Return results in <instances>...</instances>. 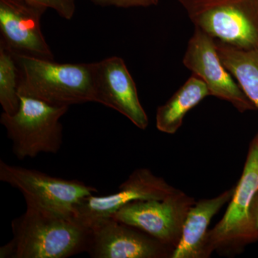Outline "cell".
I'll list each match as a JSON object with an SVG mask.
<instances>
[{
  "mask_svg": "<svg viewBox=\"0 0 258 258\" xmlns=\"http://www.w3.org/2000/svg\"><path fill=\"white\" fill-rule=\"evenodd\" d=\"M11 227L0 258H67L87 251L91 230L74 215L26 207Z\"/></svg>",
  "mask_w": 258,
  "mask_h": 258,
  "instance_id": "cell-1",
  "label": "cell"
},
{
  "mask_svg": "<svg viewBox=\"0 0 258 258\" xmlns=\"http://www.w3.org/2000/svg\"><path fill=\"white\" fill-rule=\"evenodd\" d=\"M19 95L56 107L94 102V62L58 63L14 53Z\"/></svg>",
  "mask_w": 258,
  "mask_h": 258,
  "instance_id": "cell-2",
  "label": "cell"
},
{
  "mask_svg": "<svg viewBox=\"0 0 258 258\" xmlns=\"http://www.w3.org/2000/svg\"><path fill=\"white\" fill-rule=\"evenodd\" d=\"M258 191V134L249 147L242 176L235 186L230 205L223 217L207 236L205 254L238 253L247 244L258 240V228L251 207Z\"/></svg>",
  "mask_w": 258,
  "mask_h": 258,
  "instance_id": "cell-3",
  "label": "cell"
},
{
  "mask_svg": "<svg viewBox=\"0 0 258 258\" xmlns=\"http://www.w3.org/2000/svg\"><path fill=\"white\" fill-rule=\"evenodd\" d=\"M14 114L3 112L0 123L13 143L19 160L34 159L40 154H57L62 145L63 127L60 119L69 107L51 106L29 97L21 96Z\"/></svg>",
  "mask_w": 258,
  "mask_h": 258,
  "instance_id": "cell-4",
  "label": "cell"
},
{
  "mask_svg": "<svg viewBox=\"0 0 258 258\" xmlns=\"http://www.w3.org/2000/svg\"><path fill=\"white\" fill-rule=\"evenodd\" d=\"M195 25L219 40L258 49V0H178Z\"/></svg>",
  "mask_w": 258,
  "mask_h": 258,
  "instance_id": "cell-5",
  "label": "cell"
},
{
  "mask_svg": "<svg viewBox=\"0 0 258 258\" xmlns=\"http://www.w3.org/2000/svg\"><path fill=\"white\" fill-rule=\"evenodd\" d=\"M0 181L23 194L26 207L74 216L83 199L98 192L96 187L79 180L55 177L3 160H0Z\"/></svg>",
  "mask_w": 258,
  "mask_h": 258,
  "instance_id": "cell-6",
  "label": "cell"
},
{
  "mask_svg": "<svg viewBox=\"0 0 258 258\" xmlns=\"http://www.w3.org/2000/svg\"><path fill=\"white\" fill-rule=\"evenodd\" d=\"M195 199L178 189L164 200H137L122 207L112 217L152 236L173 249Z\"/></svg>",
  "mask_w": 258,
  "mask_h": 258,
  "instance_id": "cell-7",
  "label": "cell"
},
{
  "mask_svg": "<svg viewBox=\"0 0 258 258\" xmlns=\"http://www.w3.org/2000/svg\"><path fill=\"white\" fill-rule=\"evenodd\" d=\"M183 64L193 75L203 80L210 96L229 102L242 113L255 109L222 63L215 39L200 29L195 28L185 51Z\"/></svg>",
  "mask_w": 258,
  "mask_h": 258,
  "instance_id": "cell-8",
  "label": "cell"
},
{
  "mask_svg": "<svg viewBox=\"0 0 258 258\" xmlns=\"http://www.w3.org/2000/svg\"><path fill=\"white\" fill-rule=\"evenodd\" d=\"M86 252L93 258H171L174 249L143 231L105 217L90 226Z\"/></svg>",
  "mask_w": 258,
  "mask_h": 258,
  "instance_id": "cell-9",
  "label": "cell"
},
{
  "mask_svg": "<svg viewBox=\"0 0 258 258\" xmlns=\"http://www.w3.org/2000/svg\"><path fill=\"white\" fill-rule=\"evenodd\" d=\"M177 190L150 169L141 168L131 174L116 192L83 199L76 206L75 217L90 228L93 222L112 216L127 204L137 200H164Z\"/></svg>",
  "mask_w": 258,
  "mask_h": 258,
  "instance_id": "cell-10",
  "label": "cell"
},
{
  "mask_svg": "<svg viewBox=\"0 0 258 258\" xmlns=\"http://www.w3.org/2000/svg\"><path fill=\"white\" fill-rule=\"evenodd\" d=\"M94 102L124 115L137 128L145 130L149 118L139 101L137 85L118 56L94 62Z\"/></svg>",
  "mask_w": 258,
  "mask_h": 258,
  "instance_id": "cell-11",
  "label": "cell"
},
{
  "mask_svg": "<svg viewBox=\"0 0 258 258\" xmlns=\"http://www.w3.org/2000/svg\"><path fill=\"white\" fill-rule=\"evenodd\" d=\"M46 10L25 0H0V44L14 53L54 60L42 31Z\"/></svg>",
  "mask_w": 258,
  "mask_h": 258,
  "instance_id": "cell-12",
  "label": "cell"
},
{
  "mask_svg": "<svg viewBox=\"0 0 258 258\" xmlns=\"http://www.w3.org/2000/svg\"><path fill=\"white\" fill-rule=\"evenodd\" d=\"M235 187L216 198L201 200L190 208L179 243L171 258H206L205 245L208 227L213 217L230 201Z\"/></svg>",
  "mask_w": 258,
  "mask_h": 258,
  "instance_id": "cell-13",
  "label": "cell"
},
{
  "mask_svg": "<svg viewBox=\"0 0 258 258\" xmlns=\"http://www.w3.org/2000/svg\"><path fill=\"white\" fill-rule=\"evenodd\" d=\"M208 96L210 95L207 85L192 75L164 105L157 108L158 130L167 134H175L182 125L186 113Z\"/></svg>",
  "mask_w": 258,
  "mask_h": 258,
  "instance_id": "cell-14",
  "label": "cell"
},
{
  "mask_svg": "<svg viewBox=\"0 0 258 258\" xmlns=\"http://www.w3.org/2000/svg\"><path fill=\"white\" fill-rule=\"evenodd\" d=\"M215 40L224 66L258 109V49H242Z\"/></svg>",
  "mask_w": 258,
  "mask_h": 258,
  "instance_id": "cell-15",
  "label": "cell"
},
{
  "mask_svg": "<svg viewBox=\"0 0 258 258\" xmlns=\"http://www.w3.org/2000/svg\"><path fill=\"white\" fill-rule=\"evenodd\" d=\"M19 73L14 54L0 44V104L3 112L14 114L20 105Z\"/></svg>",
  "mask_w": 258,
  "mask_h": 258,
  "instance_id": "cell-16",
  "label": "cell"
},
{
  "mask_svg": "<svg viewBox=\"0 0 258 258\" xmlns=\"http://www.w3.org/2000/svg\"><path fill=\"white\" fill-rule=\"evenodd\" d=\"M29 4L44 8L52 10L59 16L70 20L74 18L76 12L75 0H25Z\"/></svg>",
  "mask_w": 258,
  "mask_h": 258,
  "instance_id": "cell-17",
  "label": "cell"
},
{
  "mask_svg": "<svg viewBox=\"0 0 258 258\" xmlns=\"http://www.w3.org/2000/svg\"><path fill=\"white\" fill-rule=\"evenodd\" d=\"M93 4L101 7H114L122 9L149 8L159 4V0H88Z\"/></svg>",
  "mask_w": 258,
  "mask_h": 258,
  "instance_id": "cell-18",
  "label": "cell"
},
{
  "mask_svg": "<svg viewBox=\"0 0 258 258\" xmlns=\"http://www.w3.org/2000/svg\"><path fill=\"white\" fill-rule=\"evenodd\" d=\"M251 215L254 224L258 228V191L254 197L252 207H251Z\"/></svg>",
  "mask_w": 258,
  "mask_h": 258,
  "instance_id": "cell-19",
  "label": "cell"
}]
</instances>
